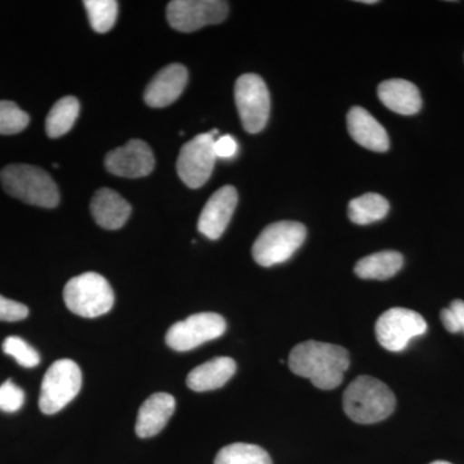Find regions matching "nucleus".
<instances>
[{"instance_id":"obj_1","label":"nucleus","mask_w":464,"mask_h":464,"mask_svg":"<svg viewBox=\"0 0 464 464\" xmlns=\"http://www.w3.org/2000/svg\"><path fill=\"white\" fill-rule=\"evenodd\" d=\"M288 362L293 373L307 378L317 389L334 390L343 382L350 355L337 344L307 341L293 348Z\"/></svg>"},{"instance_id":"obj_2","label":"nucleus","mask_w":464,"mask_h":464,"mask_svg":"<svg viewBox=\"0 0 464 464\" xmlns=\"http://www.w3.org/2000/svg\"><path fill=\"white\" fill-rule=\"evenodd\" d=\"M395 406V395L390 387L369 375L357 377L343 393L344 413L360 424L382 422L393 413Z\"/></svg>"},{"instance_id":"obj_3","label":"nucleus","mask_w":464,"mask_h":464,"mask_svg":"<svg viewBox=\"0 0 464 464\" xmlns=\"http://www.w3.org/2000/svg\"><path fill=\"white\" fill-rule=\"evenodd\" d=\"M0 182L8 195L30 206L51 209L60 203L56 183L42 168L11 164L0 170Z\"/></svg>"},{"instance_id":"obj_4","label":"nucleus","mask_w":464,"mask_h":464,"mask_svg":"<svg viewBox=\"0 0 464 464\" xmlns=\"http://www.w3.org/2000/svg\"><path fill=\"white\" fill-rule=\"evenodd\" d=\"M66 307L75 315L99 317L114 306V290L102 275L85 273L69 280L63 289Z\"/></svg>"},{"instance_id":"obj_5","label":"nucleus","mask_w":464,"mask_h":464,"mask_svg":"<svg viewBox=\"0 0 464 464\" xmlns=\"http://www.w3.org/2000/svg\"><path fill=\"white\" fill-rule=\"evenodd\" d=\"M306 235V227L299 222L280 221L268 225L253 246V258L264 267L284 264L301 248Z\"/></svg>"},{"instance_id":"obj_6","label":"nucleus","mask_w":464,"mask_h":464,"mask_svg":"<svg viewBox=\"0 0 464 464\" xmlns=\"http://www.w3.org/2000/svg\"><path fill=\"white\" fill-rule=\"evenodd\" d=\"M82 383L79 365L70 359L58 360L43 378L39 408L44 414L58 413L76 398Z\"/></svg>"},{"instance_id":"obj_7","label":"nucleus","mask_w":464,"mask_h":464,"mask_svg":"<svg viewBox=\"0 0 464 464\" xmlns=\"http://www.w3.org/2000/svg\"><path fill=\"white\" fill-rule=\"evenodd\" d=\"M235 102L241 124L249 133H258L270 116V92L264 79L256 74L241 75L235 84Z\"/></svg>"},{"instance_id":"obj_8","label":"nucleus","mask_w":464,"mask_h":464,"mask_svg":"<svg viewBox=\"0 0 464 464\" xmlns=\"http://www.w3.org/2000/svg\"><path fill=\"white\" fill-rule=\"evenodd\" d=\"M427 332L422 315L408 308L395 307L382 314L375 324V335L382 347L392 353L404 351L409 342Z\"/></svg>"},{"instance_id":"obj_9","label":"nucleus","mask_w":464,"mask_h":464,"mask_svg":"<svg viewBox=\"0 0 464 464\" xmlns=\"http://www.w3.org/2000/svg\"><path fill=\"white\" fill-rule=\"evenodd\" d=\"M215 140L212 134L203 133L182 146L177 172L188 188H200L212 176L217 160Z\"/></svg>"},{"instance_id":"obj_10","label":"nucleus","mask_w":464,"mask_h":464,"mask_svg":"<svg viewBox=\"0 0 464 464\" xmlns=\"http://www.w3.org/2000/svg\"><path fill=\"white\" fill-rule=\"evenodd\" d=\"M226 328L225 319L218 314H195L183 322L173 324L167 332L166 342L172 350L186 353L221 337Z\"/></svg>"},{"instance_id":"obj_11","label":"nucleus","mask_w":464,"mask_h":464,"mask_svg":"<svg viewBox=\"0 0 464 464\" xmlns=\"http://www.w3.org/2000/svg\"><path fill=\"white\" fill-rule=\"evenodd\" d=\"M227 14L228 5L221 0H173L167 7L168 23L181 33L221 24Z\"/></svg>"},{"instance_id":"obj_12","label":"nucleus","mask_w":464,"mask_h":464,"mask_svg":"<svg viewBox=\"0 0 464 464\" xmlns=\"http://www.w3.org/2000/svg\"><path fill=\"white\" fill-rule=\"evenodd\" d=\"M105 167L115 176L141 179L154 170L155 158L148 143L141 140H130L127 145L112 150L106 155Z\"/></svg>"},{"instance_id":"obj_13","label":"nucleus","mask_w":464,"mask_h":464,"mask_svg":"<svg viewBox=\"0 0 464 464\" xmlns=\"http://www.w3.org/2000/svg\"><path fill=\"white\" fill-rule=\"evenodd\" d=\"M237 206V191L234 186H224L217 190L201 210L198 230L208 239L222 237Z\"/></svg>"},{"instance_id":"obj_14","label":"nucleus","mask_w":464,"mask_h":464,"mask_svg":"<svg viewBox=\"0 0 464 464\" xmlns=\"http://www.w3.org/2000/svg\"><path fill=\"white\" fill-rule=\"evenodd\" d=\"M188 81V72L185 66L181 63L168 65L150 82L143 99L150 108H167L179 100Z\"/></svg>"},{"instance_id":"obj_15","label":"nucleus","mask_w":464,"mask_h":464,"mask_svg":"<svg viewBox=\"0 0 464 464\" xmlns=\"http://www.w3.org/2000/svg\"><path fill=\"white\" fill-rule=\"evenodd\" d=\"M176 411V399L166 392L150 396L141 405L137 417L136 433L139 438L149 439L157 436L169 422Z\"/></svg>"},{"instance_id":"obj_16","label":"nucleus","mask_w":464,"mask_h":464,"mask_svg":"<svg viewBox=\"0 0 464 464\" xmlns=\"http://www.w3.org/2000/svg\"><path fill=\"white\" fill-rule=\"evenodd\" d=\"M94 221L105 230H119L132 213V207L111 188H100L91 201Z\"/></svg>"},{"instance_id":"obj_17","label":"nucleus","mask_w":464,"mask_h":464,"mask_svg":"<svg viewBox=\"0 0 464 464\" xmlns=\"http://www.w3.org/2000/svg\"><path fill=\"white\" fill-rule=\"evenodd\" d=\"M348 133L362 148L384 152L390 148L389 134L365 109L353 108L347 115Z\"/></svg>"},{"instance_id":"obj_18","label":"nucleus","mask_w":464,"mask_h":464,"mask_svg":"<svg viewBox=\"0 0 464 464\" xmlns=\"http://www.w3.org/2000/svg\"><path fill=\"white\" fill-rule=\"evenodd\" d=\"M378 97L387 109L400 115H414L422 108L420 91L404 79H391L381 83Z\"/></svg>"},{"instance_id":"obj_19","label":"nucleus","mask_w":464,"mask_h":464,"mask_svg":"<svg viewBox=\"0 0 464 464\" xmlns=\"http://www.w3.org/2000/svg\"><path fill=\"white\" fill-rule=\"evenodd\" d=\"M237 372V362L231 357L219 356L192 369L188 375V389L195 392H207L221 389Z\"/></svg>"},{"instance_id":"obj_20","label":"nucleus","mask_w":464,"mask_h":464,"mask_svg":"<svg viewBox=\"0 0 464 464\" xmlns=\"http://www.w3.org/2000/svg\"><path fill=\"white\" fill-rule=\"evenodd\" d=\"M404 258L399 252L386 250L360 259L355 266V274L366 280H387L401 270Z\"/></svg>"},{"instance_id":"obj_21","label":"nucleus","mask_w":464,"mask_h":464,"mask_svg":"<svg viewBox=\"0 0 464 464\" xmlns=\"http://www.w3.org/2000/svg\"><path fill=\"white\" fill-rule=\"evenodd\" d=\"M390 203L380 194L369 192L348 204V218L356 225H371L387 216Z\"/></svg>"},{"instance_id":"obj_22","label":"nucleus","mask_w":464,"mask_h":464,"mask_svg":"<svg viewBox=\"0 0 464 464\" xmlns=\"http://www.w3.org/2000/svg\"><path fill=\"white\" fill-rule=\"evenodd\" d=\"M81 112V103L72 96L58 100L45 121V130L51 139H58L70 132Z\"/></svg>"},{"instance_id":"obj_23","label":"nucleus","mask_w":464,"mask_h":464,"mask_svg":"<svg viewBox=\"0 0 464 464\" xmlns=\"http://www.w3.org/2000/svg\"><path fill=\"white\" fill-rule=\"evenodd\" d=\"M215 464H273V459L258 445L235 442L218 451Z\"/></svg>"},{"instance_id":"obj_24","label":"nucleus","mask_w":464,"mask_h":464,"mask_svg":"<svg viewBox=\"0 0 464 464\" xmlns=\"http://www.w3.org/2000/svg\"><path fill=\"white\" fill-rule=\"evenodd\" d=\"M92 29L105 34L114 27L118 17L119 5L115 0H84Z\"/></svg>"},{"instance_id":"obj_25","label":"nucleus","mask_w":464,"mask_h":464,"mask_svg":"<svg viewBox=\"0 0 464 464\" xmlns=\"http://www.w3.org/2000/svg\"><path fill=\"white\" fill-rule=\"evenodd\" d=\"M30 123V116L12 101H0V134L23 132Z\"/></svg>"},{"instance_id":"obj_26","label":"nucleus","mask_w":464,"mask_h":464,"mask_svg":"<svg viewBox=\"0 0 464 464\" xmlns=\"http://www.w3.org/2000/svg\"><path fill=\"white\" fill-rule=\"evenodd\" d=\"M3 353L14 357L21 366L34 368L41 362V356L23 338L11 335L3 342Z\"/></svg>"},{"instance_id":"obj_27","label":"nucleus","mask_w":464,"mask_h":464,"mask_svg":"<svg viewBox=\"0 0 464 464\" xmlns=\"http://www.w3.org/2000/svg\"><path fill=\"white\" fill-rule=\"evenodd\" d=\"M24 402H25V392L12 380L5 381L0 386V411L14 413L23 408Z\"/></svg>"},{"instance_id":"obj_28","label":"nucleus","mask_w":464,"mask_h":464,"mask_svg":"<svg viewBox=\"0 0 464 464\" xmlns=\"http://www.w3.org/2000/svg\"><path fill=\"white\" fill-rule=\"evenodd\" d=\"M29 315V308L20 302L0 295V322H20Z\"/></svg>"},{"instance_id":"obj_29","label":"nucleus","mask_w":464,"mask_h":464,"mask_svg":"<svg viewBox=\"0 0 464 464\" xmlns=\"http://www.w3.org/2000/svg\"><path fill=\"white\" fill-rule=\"evenodd\" d=\"M237 140L232 136H222L215 140V152L217 159H232L237 157Z\"/></svg>"},{"instance_id":"obj_30","label":"nucleus","mask_w":464,"mask_h":464,"mask_svg":"<svg viewBox=\"0 0 464 464\" xmlns=\"http://www.w3.org/2000/svg\"><path fill=\"white\" fill-rule=\"evenodd\" d=\"M440 317H441V322L444 324L445 329L450 333H459V324H458L457 316L454 315L453 311L450 310V307L444 308L440 314Z\"/></svg>"},{"instance_id":"obj_31","label":"nucleus","mask_w":464,"mask_h":464,"mask_svg":"<svg viewBox=\"0 0 464 464\" xmlns=\"http://www.w3.org/2000/svg\"><path fill=\"white\" fill-rule=\"evenodd\" d=\"M450 310L453 311L454 315L457 316L460 332H464V301L457 299V301L451 302Z\"/></svg>"},{"instance_id":"obj_32","label":"nucleus","mask_w":464,"mask_h":464,"mask_svg":"<svg viewBox=\"0 0 464 464\" xmlns=\"http://www.w3.org/2000/svg\"><path fill=\"white\" fill-rule=\"evenodd\" d=\"M360 3H362V5H375V0H362V2Z\"/></svg>"},{"instance_id":"obj_33","label":"nucleus","mask_w":464,"mask_h":464,"mask_svg":"<svg viewBox=\"0 0 464 464\" xmlns=\"http://www.w3.org/2000/svg\"><path fill=\"white\" fill-rule=\"evenodd\" d=\"M431 464H451V463L445 462V460H436V462H432Z\"/></svg>"}]
</instances>
